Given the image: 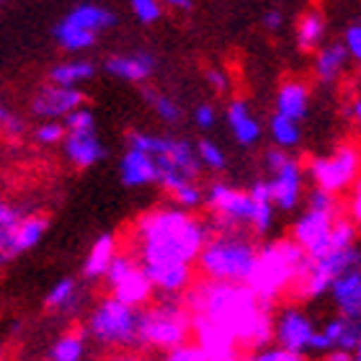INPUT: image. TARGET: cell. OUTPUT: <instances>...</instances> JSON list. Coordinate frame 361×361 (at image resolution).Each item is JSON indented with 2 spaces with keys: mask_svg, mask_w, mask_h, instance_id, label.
Returning <instances> with one entry per match:
<instances>
[{
  "mask_svg": "<svg viewBox=\"0 0 361 361\" xmlns=\"http://www.w3.org/2000/svg\"><path fill=\"white\" fill-rule=\"evenodd\" d=\"M186 307L233 333L238 346L264 348L274 338V320L269 305L250 292L245 281L209 279L186 294Z\"/></svg>",
  "mask_w": 361,
  "mask_h": 361,
  "instance_id": "cell-1",
  "label": "cell"
},
{
  "mask_svg": "<svg viewBox=\"0 0 361 361\" xmlns=\"http://www.w3.org/2000/svg\"><path fill=\"white\" fill-rule=\"evenodd\" d=\"M209 230L180 209H155L137 219L142 264H194Z\"/></svg>",
  "mask_w": 361,
  "mask_h": 361,
  "instance_id": "cell-2",
  "label": "cell"
},
{
  "mask_svg": "<svg viewBox=\"0 0 361 361\" xmlns=\"http://www.w3.org/2000/svg\"><path fill=\"white\" fill-rule=\"evenodd\" d=\"M307 253L294 240H276L256 250V261L250 266L245 284L264 305H271L286 286H292L307 266Z\"/></svg>",
  "mask_w": 361,
  "mask_h": 361,
  "instance_id": "cell-3",
  "label": "cell"
},
{
  "mask_svg": "<svg viewBox=\"0 0 361 361\" xmlns=\"http://www.w3.org/2000/svg\"><path fill=\"white\" fill-rule=\"evenodd\" d=\"M207 279L219 281H245L250 266L256 261V248L240 235H230L222 230L219 235L204 240L199 256H196Z\"/></svg>",
  "mask_w": 361,
  "mask_h": 361,
  "instance_id": "cell-4",
  "label": "cell"
},
{
  "mask_svg": "<svg viewBox=\"0 0 361 361\" xmlns=\"http://www.w3.org/2000/svg\"><path fill=\"white\" fill-rule=\"evenodd\" d=\"M88 331L98 343H106V346H142V341H140V310L129 307L116 297L98 305L96 312L90 315Z\"/></svg>",
  "mask_w": 361,
  "mask_h": 361,
  "instance_id": "cell-5",
  "label": "cell"
},
{
  "mask_svg": "<svg viewBox=\"0 0 361 361\" xmlns=\"http://www.w3.org/2000/svg\"><path fill=\"white\" fill-rule=\"evenodd\" d=\"M188 331H191V317L173 302H163V305L147 310V312H140V341H142V346L171 351L173 346L186 341Z\"/></svg>",
  "mask_w": 361,
  "mask_h": 361,
  "instance_id": "cell-6",
  "label": "cell"
},
{
  "mask_svg": "<svg viewBox=\"0 0 361 361\" xmlns=\"http://www.w3.org/2000/svg\"><path fill=\"white\" fill-rule=\"evenodd\" d=\"M356 264H359V250H356V245L333 248V250H328V253H323V256L307 258L305 271H302L300 279L294 281L297 289H300L297 294L305 297V300H315V297L328 292V286H331L333 279Z\"/></svg>",
  "mask_w": 361,
  "mask_h": 361,
  "instance_id": "cell-7",
  "label": "cell"
},
{
  "mask_svg": "<svg viewBox=\"0 0 361 361\" xmlns=\"http://www.w3.org/2000/svg\"><path fill=\"white\" fill-rule=\"evenodd\" d=\"M109 279V284L114 289V297L121 300L129 307H142L145 302L150 300L152 284L142 266L137 264L135 258L129 256H114L109 269L104 274Z\"/></svg>",
  "mask_w": 361,
  "mask_h": 361,
  "instance_id": "cell-8",
  "label": "cell"
},
{
  "mask_svg": "<svg viewBox=\"0 0 361 361\" xmlns=\"http://www.w3.org/2000/svg\"><path fill=\"white\" fill-rule=\"evenodd\" d=\"M310 173L315 183L325 191L338 194L348 188L359 176V150L354 145H341L328 158H315L310 163Z\"/></svg>",
  "mask_w": 361,
  "mask_h": 361,
  "instance_id": "cell-9",
  "label": "cell"
},
{
  "mask_svg": "<svg viewBox=\"0 0 361 361\" xmlns=\"http://www.w3.org/2000/svg\"><path fill=\"white\" fill-rule=\"evenodd\" d=\"M152 158H155V171H158L155 183H160L168 191L183 180H196L199 176V158L183 140H171L168 150L152 155Z\"/></svg>",
  "mask_w": 361,
  "mask_h": 361,
  "instance_id": "cell-10",
  "label": "cell"
},
{
  "mask_svg": "<svg viewBox=\"0 0 361 361\" xmlns=\"http://www.w3.org/2000/svg\"><path fill=\"white\" fill-rule=\"evenodd\" d=\"M207 204H209L212 212H214L219 227H225V230L250 222L253 199H250V194H245V191L230 188V186H225V183H214V186H209Z\"/></svg>",
  "mask_w": 361,
  "mask_h": 361,
  "instance_id": "cell-11",
  "label": "cell"
},
{
  "mask_svg": "<svg viewBox=\"0 0 361 361\" xmlns=\"http://www.w3.org/2000/svg\"><path fill=\"white\" fill-rule=\"evenodd\" d=\"M191 317V331L196 333V343L209 354V361H233L238 359V341L227 328L209 320L204 315H188Z\"/></svg>",
  "mask_w": 361,
  "mask_h": 361,
  "instance_id": "cell-12",
  "label": "cell"
},
{
  "mask_svg": "<svg viewBox=\"0 0 361 361\" xmlns=\"http://www.w3.org/2000/svg\"><path fill=\"white\" fill-rule=\"evenodd\" d=\"M331 225H333V214L310 209L307 214H302V217L297 219V225H294V243H297L310 258L323 256V253L333 250Z\"/></svg>",
  "mask_w": 361,
  "mask_h": 361,
  "instance_id": "cell-13",
  "label": "cell"
},
{
  "mask_svg": "<svg viewBox=\"0 0 361 361\" xmlns=\"http://www.w3.org/2000/svg\"><path fill=\"white\" fill-rule=\"evenodd\" d=\"M85 96L75 85H49V88L39 90L37 98H34V114L44 116V119H57V116H65L68 111L83 106Z\"/></svg>",
  "mask_w": 361,
  "mask_h": 361,
  "instance_id": "cell-14",
  "label": "cell"
},
{
  "mask_svg": "<svg viewBox=\"0 0 361 361\" xmlns=\"http://www.w3.org/2000/svg\"><path fill=\"white\" fill-rule=\"evenodd\" d=\"M274 180L269 183L271 188V202L276 204L281 212H292L300 202L302 194V171L297 160H286L284 166L274 171Z\"/></svg>",
  "mask_w": 361,
  "mask_h": 361,
  "instance_id": "cell-15",
  "label": "cell"
},
{
  "mask_svg": "<svg viewBox=\"0 0 361 361\" xmlns=\"http://www.w3.org/2000/svg\"><path fill=\"white\" fill-rule=\"evenodd\" d=\"M312 333H315V328L307 320V315L300 312V310H286L281 320L276 323V328H274V336L279 338V343L289 348V351H300V354L307 348Z\"/></svg>",
  "mask_w": 361,
  "mask_h": 361,
  "instance_id": "cell-16",
  "label": "cell"
},
{
  "mask_svg": "<svg viewBox=\"0 0 361 361\" xmlns=\"http://www.w3.org/2000/svg\"><path fill=\"white\" fill-rule=\"evenodd\" d=\"M328 292H333V300L341 307L343 317L356 320L361 315V274L356 266H351V269H346L343 274L333 279Z\"/></svg>",
  "mask_w": 361,
  "mask_h": 361,
  "instance_id": "cell-17",
  "label": "cell"
},
{
  "mask_svg": "<svg viewBox=\"0 0 361 361\" xmlns=\"http://www.w3.org/2000/svg\"><path fill=\"white\" fill-rule=\"evenodd\" d=\"M152 286L166 294H178L191 284V264H140Z\"/></svg>",
  "mask_w": 361,
  "mask_h": 361,
  "instance_id": "cell-18",
  "label": "cell"
},
{
  "mask_svg": "<svg viewBox=\"0 0 361 361\" xmlns=\"http://www.w3.org/2000/svg\"><path fill=\"white\" fill-rule=\"evenodd\" d=\"M65 155L73 166L90 168L98 160H104V145L98 142L96 129L93 132H70L65 140Z\"/></svg>",
  "mask_w": 361,
  "mask_h": 361,
  "instance_id": "cell-19",
  "label": "cell"
},
{
  "mask_svg": "<svg viewBox=\"0 0 361 361\" xmlns=\"http://www.w3.org/2000/svg\"><path fill=\"white\" fill-rule=\"evenodd\" d=\"M155 158L150 152L140 150V147H129L127 155L121 158V180L127 186H145V183H155Z\"/></svg>",
  "mask_w": 361,
  "mask_h": 361,
  "instance_id": "cell-20",
  "label": "cell"
},
{
  "mask_svg": "<svg viewBox=\"0 0 361 361\" xmlns=\"http://www.w3.org/2000/svg\"><path fill=\"white\" fill-rule=\"evenodd\" d=\"M106 70L111 75L121 78V80L140 83V80H147L152 75L155 62H152L150 54H124V57H111L106 62Z\"/></svg>",
  "mask_w": 361,
  "mask_h": 361,
  "instance_id": "cell-21",
  "label": "cell"
},
{
  "mask_svg": "<svg viewBox=\"0 0 361 361\" xmlns=\"http://www.w3.org/2000/svg\"><path fill=\"white\" fill-rule=\"evenodd\" d=\"M307 104H310V90H307V85L300 83V80L286 83L276 96L279 114H284V116H289V119H294V121H300L302 116L307 114Z\"/></svg>",
  "mask_w": 361,
  "mask_h": 361,
  "instance_id": "cell-22",
  "label": "cell"
},
{
  "mask_svg": "<svg viewBox=\"0 0 361 361\" xmlns=\"http://www.w3.org/2000/svg\"><path fill=\"white\" fill-rule=\"evenodd\" d=\"M253 199V212H250V225L258 235H266L274 225V202H271V188L269 183L258 180L256 186L248 191Z\"/></svg>",
  "mask_w": 361,
  "mask_h": 361,
  "instance_id": "cell-23",
  "label": "cell"
},
{
  "mask_svg": "<svg viewBox=\"0 0 361 361\" xmlns=\"http://www.w3.org/2000/svg\"><path fill=\"white\" fill-rule=\"evenodd\" d=\"M227 121H230L235 140H238L240 145L258 142V137H261V127H258V121L250 116L248 106L243 104V101H235V104L227 106Z\"/></svg>",
  "mask_w": 361,
  "mask_h": 361,
  "instance_id": "cell-24",
  "label": "cell"
},
{
  "mask_svg": "<svg viewBox=\"0 0 361 361\" xmlns=\"http://www.w3.org/2000/svg\"><path fill=\"white\" fill-rule=\"evenodd\" d=\"M114 256H116V240H114L111 235H101V238L93 243V248H90L88 258H85L83 274L88 279L104 276Z\"/></svg>",
  "mask_w": 361,
  "mask_h": 361,
  "instance_id": "cell-25",
  "label": "cell"
},
{
  "mask_svg": "<svg viewBox=\"0 0 361 361\" xmlns=\"http://www.w3.org/2000/svg\"><path fill=\"white\" fill-rule=\"evenodd\" d=\"M47 233V217L42 214H31V217H21L18 225L13 230V245L16 253H23V250L34 248Z\"/></svg>",
  "mask_w": 361,
  "mask_h": 361,
  "instance_id": "cell-26",
  "label": "cell"
},
{
  "mask_svg": "<svg viewBox=\"0 0 361 361\" xmlns=\"http://www.w3.org/2000/svg\"><path fill=\"white\" fill-rule=\"evenodd\" d=\"M18 209H13L11 204L0 202V266L8 264L11 258H16V245H13V230L18 225Z\"/></svg>",
  "mask_w": 361,
  "mask_h": 361,
  "instance_id": "cell-27",
  "label": "cell"
},
{
  "mask_svg": "<svg viewBox=\"0 0 361 361\" xmlns=\"http://www.w3.org/2000/svg\"><path fill=\"white\" fill-rule=\"evenodd\" d=\"M65 21L75 23L80 29L101 31V29H106V26H114V23H116V16L101 6H80V8H75Z\"/></svg>",
  "mask_w": 361,
  "mask_h": 361,
  "instance_id": "cell-28",
  "label": "cell"
},
{
  "mask_svg": "<svg viewBox=\"0 0 361 361\" xmlns=\"http://www.w3.org/2000/svg\"><path fill=\"white\" fill-rule=\"evenodd\" d=\"M346 60H348L346 47H341V44L325 47L323 52L317 54V65H315L317 78H320V80H325V83H333V80L338 78L341 70H343Z\"/></svg>",
  "mask_w": 361,
  "mask_h": 361,
  "instance_id": "cell-29",
  "label": "cell"
},
{
  "mask_svg": "<svg viewBox=\"0 0 361 361\" xmlns=\"http://www.w3.org/2000/svg\"><path fill=\"white\" fill-rule=\"evenodd\" d=\"M54 34H57L60 47H65L68 52H83V49H88V47L96 44V31L80 29V26L68 23V21H62Z\"/></svg>",
  "mask_w": 361,
  "mask_h": 361,
  "instance_id": "cell-30",
  "label": "cell"
},
{
  "mask_svg": "<svg viewBox=\"0 0 361 361\" xmlns=\"http://www.w3.org/2000/svg\"><path fill=\"white\" fill-rule=\"evenodd\" d=\"M93 73H96L93 62L75 60V62H62V65H57V68L49 73V78H52V83H57V85H78V83H83V80H88V78H93Z\"/></svg>",
  "mask_w": 361,
  "mask_h": 361,
  "instance_id": "cell-31",
  "label": "cell"
},
{
  "mask_svg": "<svg viewBox=\"0 0 361 361\" xmlns=\"http://www.w3.org/2000/svg\"><path fill=\"white\" fill-rule=\"evenodd\" d=\"M323 34H325V21L317 11H310L307 16H302L300 26H297V42H300V49H305V52L315 49V47L320 44V39H323Z\"/></svg>",
  "mask_w": 361,
  "mask_h": 361,
  "instance_id": "cell-32",
  "label": "cell"
},
{
  "mask_svg": "<svg viewBox=\"0 0 361 361\" xmlns=\"http://www.w3.org/2000/svg\"><path fill=\"white\" fill-rule=\"evenodd\" d=\"M85 351V333H73V336H65L54 343L52 348V359L54 361H78L83 359Z\"/></svg>",
  "mask_w": 361,
  "mask_h": 361,
  "instance_id": "cell-33",
  "label": "cell"
},
{
  "mask_svg": "<svg viewBox=\"0 0 361 361\" xmlns=\"http://www.w3.org/2000/svg\"><path fill=\"white\" fill-rule=\"evenodd\" d=\"M271 135H274L276 145H281V147H294V145L300 142V127H297V121L284 116V114H276L271 119Z\"/></svg>",
  "mask_w": 361,
  "mask_h": 361,
  "instance_id": "cell-34",
  "label": "cell"
},
{
  "mask_svg": "<svg viewBox=\"0 0 361 361\" xmlns=\"http://www.w3.org/2000/svg\"><path fill=\"white\" fill-rule=\"evenodd\" d=\"M75 302V281L62 279L60 284L52 286V292L47 294V307L49 310H68Z\"/></svg>",
  "mask_w": 361,
  "mask_h": 361,
  "instance_id": "cell-35",
  "label": "cell"
},
{
  "mask_svg": "<svg viewBox=\"0 0 361 361\" xmlns=\"http://www.w3.org/2000/svg\"><path fill=\"white\" fill-rule=\"evenodd\" d=\"M171 196H173V199L180 204V207H183V209H196V207L204 202L202 188L196 186L194 180H183V183L173 186V188H171Z\"/></svg>",
  "mask_w": 361,
  "mask_h": 361,
  "instance_id": "cell-36",
  "label": "cell"
},
{
  "mask_svg": "<svg viewBox=\"0 0 361 361\" xmlns=\"http://www.w3.org/2000/svg\"><path fill=\"white\" fill-rule=\"evenodd\" d=\"M356 243V230L351 219L333 217L331 225V248H348Z\"/></svg>",
  "mask_w": 361,
  "mask_h": 361,
  "instance_id": "cell-37",
  "label": "cell"
},
{
  "mask_svg": "<svg viewBox=\"0 0 361 361\" xmlns=\"http://www.w3.org/2000/svg\"><path fill=\"white\" fill-rule=\"evenodd\" d=\"M171 137H158V135H142V132H132L129 135V147H140V150L150 152V155H160L168 150Z\"/></svg>",
  "mask_w": 361,
  "mask_h": 361,
  "instance_id": "cell-38",
  "label": "cell"
},
{
  "mask_svg": "<svg viewBox=\"0 0 361 361\" xmlns=\"http://www.w3.org/2000/svg\"><path fill=\"white\" fill-rule=\"evenodd\" d=\"M145 98H150L152 106H155V111H158V116L163 121H168V124H176V121L180 119V109H178V104H176L173 98L160 96V93H155V90H145Z\"/></svg>",
  "mask_w": 361,
  "mask_h": 361,
  "instance_id": "cell-39",
  "label": "cell"
},
{
  "mask_svg": "<svg viewBox=\"0 0 361 361\" xmlns=\"http://www.w3.org/2000/svg\"><path fill=\"white\" fill-rule=\"evenodd\" d=\"M65 129L68 132H93L96 129V119L88 109H73V111L65 114Z\"/></svg>",
  "mask_w": 361,
  "mask_h": 361,
  "instance_id": "cell-40",
  "label": "cell"
},
{
  "mask_svg": "<svg viewBox=\"0 0 361 361\" xmlns=\"http://www.w3.org/2000/svg\"><path fill=\"white\" fill-rule=\"evenodd\" d=\"M310 209H317V212H325V214H333L336 217V212H338V202H336V196L333 191H325V188H312V194H310Z\"/></svg>",
  "mask_w": 361,
  "mask_h": 361,
  "instance_id": "cell-41",
  "label": "cell"
},
{
  "mask_svg": "<svg viewBox=\"0 0 361 361\" xmlns=\"http://www.w3.org/2000/svg\"><path fill=\"white\" fill-rule=\"evenodd\" d=\"M168 359L171 361H209V354L204 351L199 343H178V346H173L171 348V354H168Z\"/></svg>",
  "mask_w": 361,
  "mask_h": 361,
  "instance_id": "cell-42",
  "label": "cell"
},
{
  "mask_svg": "<svg viewBox=\"0 0 361 361\" xmlns=\"http://www.w3.org/2000/svg\"><path fill=\"white\" fill-rule=\"evenodd\" d=\"M132 11L142 23H155L163 13L160 0H132Z\"/></svg>",
  "mask_w": 361,
  "mask_h": 361,
  "instance_id": "cell-43",
  "label": "cell"
},
{
  "mask_svg": "<svg viewBox=\"0 0 361 361\" xmlns=\"http://www.w3.org/2000/svg\"><path fill=\"white\" fill-rule=\"evenodd\" d=\"M199 160H202L204 166H209L212 171H219V168L225 166V155H222V150H219L214 142H209V140L199 142Z\"/></svg>",
  "mask_w": 361,
  "mask_h": 361,
  "instance_id": "cell-44",
  "label": "cell"
},
{
  "mask_svg": "<svg viewBox=\"0 0 361 361\" xmlns=\"http://www.w3.org/2000/svg\"><path fill=\"white\" fill-rule=\"evenodd\" d=\"M37 140L44 145H57L65 140V124H57V121H47L37 129Z\"/></svg>",
  "mask_w": 361,
  "mask_h": 361,
  "instance_id": "cell-45",
  "label": "cell"
},
{
  "mask_svg": "<svg viewBox=\"0 0 361 361\" xmlns=\"http://www.w3.org/2000/svg\"><path fill=\"white\" fill-rule=\"evenodd\" d=\"M261 361H300L302 354L300 351H289V348L279 346V348H266L264 346V354H258Z\"/></svg>",
  "mask_w": 361,
  "mask_h": 361,
  "instance_id": "cell-46",
  "label": "cell"
},
{
  "mask_svg": "<svg viewBox=\"0 0 361 361\" xmlns=\"http://www.w3.org/2000/svg\"><path fill=\"white\" fill-rule=\"evenodd\" d=\"M346 52L351 54L354 60L361 57V26L359 23H354V26L346 31Z\"/></svg>",
  "mask_w": 361,
  "mask_h": 361,
  "instance_id": "cell-47",
  "label": "cell"
},
{
  "mask_svg": "<svg viewBox=\"0 0 361 361\" xmlns=\"http://www.w3.org/2000/svg\"><path fill=\"white\" fill-rule=\"evenodd\" d=\"M194 121H196V127H202V129H209L212 124H214V109L212 106H199L194 114Z\"/></svg>",
  "mask_w": 361,
  "mask_h": 361,
  "instance_id": "cell-48",
  "label": "cell"
},
{
  "mask_svg": "<svg viewBox=\"0 0 361 361\" xmlns=\"http://www.w3.org/2000/svg\"><path fill=\"white\" fill-rule=\"evenodd\" d=\"M0 127L6 129L8 135L11 137H18V135H23V124H21V119H16V116H11V114H8L6 116V121H3V124H0Z\"/></svg>",
  "mask_w": 361,
  "mask_h": 361,
  "instance_id": "cell-49",
  "label": "cell"
},
{
  "mask_svg": "<svg viewBox=\"0 0 361 361\" xmlns=\"http://www.w3.org/2000/svg\"><path fill=\"white\" fill-rule=\"evenodd\" d=\"M207 80H209L212 88L219 90V93L227 88V78H225V73H219V70H209V73H207Z\"/></svg>",
  "mask_w": 361,
  "mask_h": 361,
  "instance_id": "cell-50",
  "label": "cell"
},
{
  "mask_svg": "<svg viewBox=\"0 0 361 361\" xmlns=\"http://www.w3.org/2000/svg\"><path fill=\"white\" fill-rule=\"evenodd\" d=\"M289 160V155H286L284 150H271L269 155H266V163H269L271 171H276V168H281Z\"/></svg>",
  "mask_w": 361,
  "mask_h": 361,
  "instance_id": "cell-51",
  "label": "cell"
},
{
  "mask_svg": "<svg viewBox=\"0 0 361 361\" xmlns=\"http://www.w3.org/2000/svg\"><path fill=\"white\" fill-rule=\"evenodd\" d=\"M281 21H284V16L279 13V11H269V13H266V18H264L266 26H269V29H274V31L281 26Z\"/></svg>",
  "mask_w": 361,
  "mask_h": 361,
  "instance_id": "cell-52",
  "label": "cell"
},
{
  "mask_svg": "<svg viewBox=\"0 0 361 361\" xmlns=\"http://www.w3.org/2000/svg\"><path fill=\"white\" fill-rule=\"evenodd\" d=\"M351 217L359 222L361 219V191L356 188V194H354V199H351Z\"/></svg>",
  "mask_w": 361,
  "mask_h": 361,
  "instance_id": "cell-53",
  "label": "cell"
},
{
  "mask_svg": "<svg viewBox=\"0 0 361 361\" xmlns=\"http://www.w3.org/2000/svg\"><path fill=\"white\" fill-rule=\"evenodd\" d=\"M346 116H348V119H354V121H359V119H361V101H359V98H356L354 104H348Z\"/></svg>",
  "mask_w": 361,
  "mask_h": 361,
  "instance_id": "cell-54",
  "label": "cell"
},
{
  "mask_svg": "<svg viewBox=\"0 0 361 361\" xmlns=\"http://www.w3.org/2000/svg\"><path fill=\"white\" fill-rule=\"evenodd\" d=\"M163 3H171V6H176V8H188V6H191L188 0H163Z\"/></svg>",
  "mask_w": 361,
  "mask_h": 361,
  "instance_id": "cell-55",
  "label": "cell"
},
{
  "mask_svg": "<svg viewBox=\"0 0 361 361\" xmlns=\"http://www.w3.org/2000/svg\"><path fill=\"white\" fill-rule=\"evenodd\" d=\"M6 116H8V111H6V109H3V106H0V124L6 121Z\"/></svg>",
  "mask_w": 361,
  "mask_h": 361,
  "instance_id": "cell-56",
  "label": "cell"
},
{
  "mask_svg": "<svg viewBox=\"0 0 361 361\" xmlns=\"http://www.w3.org/2000/svg\"><path fill=\"white\" fill-rule=\"evenodd\" d=\"M0 356H3V346H0Z\"/></svg>",
  "mask_w": 361,
  "mask_h": 361,
  "instance_id": "cell-57",
  "label": "cell"
},
{
  "mask_svg": "<svg viewBox=\"0 0 361 361\" xmlns=\"http://www.w3.org/2000/svg\"><path fill=\"white\" fill-rule=\"evenodd\" d=\"M0 3H6V0H0Z\"/></svg>",
  "mask_w": 361,
  "mask_h": 361,
  "instance_id": "cell-58",
  "label": "cell"
}]
</instances>
